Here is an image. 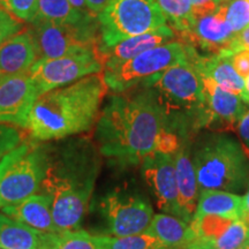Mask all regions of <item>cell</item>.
I'll list each match as a JSON object with an SVG mask.
<instances>
[{
    "label": "cell",
    "mask_w": 249,
    "mask_h": 249,
    "mask_svg": "<svg viewBox=\"0 0 249 249\" xmlns=\"http://www.w3.org/2000/svg\"><path fill=\"white\" fill-rule=\"evenodd\" d=\"M166 132V116L155 92L136 87L108 97L96 123L95 142L104 157L129 166L157 151Z\"/></svg>",
    "instance_id": "6da1fadb"
},
{
    "label": "cell",
    "mask_w": 249,
    "mask_h": 249,
    "mask_svg": "<svg viewBox=\"0 0 249 249\" xmlns=\"http://www.w3.org/2000/svg\"><path fill=\"white\" fill-rule=\"evenodd\" d=\"M62 140L46 144L48 160L40 189L51 197L59 231H76L88 211L101 170V152L87 139Z\"/></svg>",
    "instance_id": "7a4b0ae2"
},
{
    "label": "cell",
    "mask_w": 249,
    "mask_h": 249,
    "mask_svg": "<svg viewBox=\"0 0 249 249\" xmlns=\"http://www.w3.org/2000/svg\"><path fill=\"white\" fill-rule=\"evenodd\" d=\"M107 86L99 74L40 95L27 129L35 141H52L88 132L97 123Z\"/></svg>",
    "instance_id": "3957f363"
},
{
    "label": "cell",
    "mask_w": 249,
    "mask_h": 249,
    "mask_svg": "<svg viewBox=\"0 0 249 249\" xmlns=\"http://www.w3.org/2000/svg\"><path fill=\"white\" fill-rule=\"evenodd\" d=\"M140 87H148L155 92L166 116L169 132L183 139L193 138L197 130L205 128L203 87L188 58Z\"/></svg>",
    "instance_id": "277c9868"
},
{
    "label": "cell",
    "mask_w": 249,
    "mask_h": 249,
    "mask_svg": "<svg viewBox=\"0 0 249 249\" xmlns=\"http://www.w3.org/2000/svg\"><path fill=\"white\" fill-rule=\"evenodd\" d=\"M200 192L236 194L249 183V160L239 140L226 133L200 136L192 154Z\"/></svg>",
    "instance_id": "5b68a950"
},
{
    "label": "cell",
    "mask_w": 249,
    "mask_h": 249,
    "mask_svg": "<svg viewBox=\"0 0 249 249\" xmlns=\"http://www.w3.org/2000/svg\"><path fill=\"white\" fill-rule=\"evenodd\" d=\"M46 144L24 140L0 160V209L36 194L46 170Z\"/></svg>",
    "instance_id": "8992f818"
},
{
    "label": "cell",
    "mask_w": 249,
    "mask_h": 249,
    "mask_svg": "<svg viewBox=\"0 0 249 249\" xmlns=\"http://www.w3.org/2000/svg\"><path fill=\"white\" fill-rule=\"evenodd\" d=\"M97 20L101 49L167 24L157 0H110Z\"/></svg>",
    "instance_id": "52a82bcc"
},
{
    "label": "cell",
    "mask_w": 249,
    "mask_h": 249,
    "mask_svg": "<svg viewBox=\"0 0 249 249\" xmlns=\"http://www.w3.org/2000/svg\"><path fill=\"white\" fill-rule=\"evenodd\" d=\"M187 58L185 43L174 39L116 66L104 68L103 79L107 88L112 92H124L160 76L170 67Z\"/></svg>",
    "instance_id": "ba28073f"
},
{
    "label": "cell",
    "mask_w": 249,
    "mask_h": 249,
    "mask_svg": "<svg viewBox=\"0 0 249 249\" xmlns=\"http://www.w3.org/2000/svg\"><path fill=\"white\" fill-rule=\"evenodd\" d=\"M104 70L96 48L83 49L54 59H38L29 71V76L38 95L76 82Z\"/></svg>",
    "instance_id": "9c48e42d"
},
{
    "label": "cell",
    "mask_w": 249,
    "mask_h": 249,
    "mask_svg": "<svg viewBox=\"0 0 249 249\" xmlns=\"http://www.w3.org/2000/svg\"><path fill=\"white\" fill-rule=\"evenodd\" d=\"M38 59H54L83 49L97 48L98 20L81 24L30 23L28 28Z\"/></svg>",
    "instance_id": "30bf717a"
},
{
    "label": "cell",
    "mask_w": 249,
    "mask_h": 249,
    "mask_svg": "<svg viewBox=\"0 0 249 249\" xmlns=\"http://www.w3.org/2000/svg\"><path fill=\"white\" fill-rule=\"evenodd\" d=\"M105 232L112 236H128L144 233L154 218V209L144 196L113 191L98 202Z\"/></svg>",
    "instance_id": "8fae6325"
},
{
    "label": "cell",
    "mask_w": 249,
    "mask_h": 249,
    "mask_svg": "<svg viewBox=\"0 0 249 249\" xmlns=\"http://www.w3.org/2000/svg\"><path fill=\"white\" fill-rule=\"evenodd\" d=\"M143 178L157 200L158 208L182 219L173 154L155 151L142 160Z\"/></svg>",
    "instance_id": "7c38bea8"
},
{
    "label": "cell",
    "mask_w": 249,
    "mask_h": 249,
    "mask_svg": "<svg viewBox=\"0 0 249 249\" xmlns=\"http://www.w3.org/2000/svg\"><path fill=\"white\" fill-rule=\"evenodd\" d=\"M38 97L29 73L0 77V123L27 129L30 111Z\"/></svg>",
    "instance_id": "4fadbf2b"
},
{
    "label": "cell",
    "mask_w": 249,
    "mask_h": 249,
    "mask_svg": "<svg viewBox=\"0 0 249 249\" xmlns=\"http://www.w3.org/2000/svg\"><path fill=\"white\" fill-rule=\"evenodd\" d=\"M200 75V74H198ZM203 87L207 124L205 128H226L238 124L249 110L241 96L218 87L207 77L200 75Z\"/></svg>",
    "instance_id": "5bb4252c"
},
{
    "label": "cell",
    "mask_w": 249,
    "mask_h": 249,
    "mask_svg": "<svg viewBox=\"0 0 249 249\" xmlns=\"http://www.w3.org/2000/svg\"><path fill=\"white\" fill-rule=\"evenodd\" d=\"M183 37L188 40L187 44L200 48L207 54H216L230 48L235 34L217 7L213 13L196 18L191 31Z\"/></svg>",
    "instance_id": "9a60e30c"
},
{
    "label": "cell",
    "mask_w": 249,
    "mask_h": 249,
    "mask_svg": "<svg viewBox=\"0 0 249 249\" xmlns=\"http://www.w3.org/2000/svg\"><path fill=\"white\" fill-rule=\"evenodd\" d=\"M185 43V42H183ZM186 44L187 57L200 75L207 77L218 87L227 91L244 96L246 88V80L234 70L232 64L225 55L202 54L192 45Z\"/></svg>",
    "instance_id": "2e32d148"
},
{
    "label": "cell",
    "mask_w": 249,
    "mask_h": 249,
    "mask_svg": "<svg viewBox=\"0 0 249 249\" xmlns=\"http://www.w3.org/2000/svg\"><path fill=\"white\" fill-rule=\"evenodd\" d=\"M192 138H185L173 154L176 178L179 193V205L183 222L191 224L197 207L200 188L192 160Z\"/></svg>",
    "instance_id": "e0dca14e"
},
{
    "label": "cell",
    "mask_w": 249,
    "mask_h": 249,
    "mask_svg": "<svg viewBox=\"0 0 249 249\" xmlns=\"http://www.w3.org/2000/svg\"><path fill=\"white\" fill-rule=\"evenodd\" d=\"M174 38H176L174 30L169 24H166V26L158 28L156 30L124 39L112 48H97V50L104 68L113 67L120 62L129 60V59L148 51V50L157 48L165 43L172 42Z\"/></svg>",
    "instance_id": "ac0fdd59"
},
{
    "label": "cell",
    "mask_w": 249,
    "mask_h": 249,
    "mask_svg": "<svg viewBox=\"0 0 249 249\" xmlns=\"http://www.w3.org/2000/svg\"><path fill=\"white\" fill-rule=\"evenodd\" d=\"M2 213L40 232H60L52 214L51 197L46 194H34L18 203L2 208Z\"/></svg>",
    "instance_id": "d6986e66"
},
{
    "label": "cell",
    "mask_w": 249,
    "mask_h": 249,
    "mask_svg": "<svg viewBox=\"0 0 249 249\" xmlns=\"http://www.w3.org/2000/svg\"><path fill=\"white\" fill-rule=\"evenodd\" d=\"M37 61L33 39L24 29L0 45V77L29 73Z\"/></svg>",
    "instance_id": "ffe728a7"
},
{
    "label": "cell",
    "mask_w": 249,
    "mask_h": 249,
    "mask_svg": "<svg viewBox=\"0 0 249 249\" xmlns=\"http://www.w3.org/2000/svg\"><path fill=\"white\" fill-rule=\"evenodd\" d=\"M51 233L24 225L0 213V248L1 249H46Z\"/></svg>",
    "instance_id": "44dd1931"
},
{
    "label": "cell",
    "mask_w": 249,
    "mask_h": 249,
    "mask_svg": "<svg viewBox=\"0 0 249 249\" xmlns=\"http://www.w3.org/2000/svg\"><path fill=\"white\" fill-rule=\"evenodd\" d=\"M169 249H187L196 240L191 224L167 213L154 214L145 231Z\"/></svg>",
    "instance_id": "7402d4cb"
},
{
    "label": "cell",
    "mask_w": 249,
    "mask_h": 249,
    "mask_svg": "<svg viewBox=\"0 0 249 249\" xmlns=\"http://www.w3.org/2000/svg\"><path fill=\"white\" fill-rule=\"evenodd\" d=\"M97 20L91 12L74 7L70 0H38L33 22H52L59 24H81Z\"/></svg>",
    "instance_id": "603a6c76"
},
{
    "label": "cell",
    "mask_w": 249,
    "mask_h": 249,
    "mask_svg": "<svg viewBox=\"0 0 249 249\" xmlns=\"http://www.w3.org/2000/svg\"><path fill=\"white\" fill-rule=\"evenodd\" d=\"M241 210V196L223 191H202L195 214H217L239 219Z\"/></svg>",
    "instance_id": "cb8c5ba5"
},
{
    "label": "cell",
    "mask_w": 249,
    "mask_h": 249,
    "mask_svg": "<svg viewBox=\"0 0 249 249\" xmlns=\"http://www.w3.org/2000/svg\"><path fill=\"white\" fill-rule=\"evenodd\" d=\"M166 22L181 35L189 33L196 17L191 0H157Z\"/></svg>",
    "instance_id": "d4e9b609"
},
{
    "label": "cell",
    "mask_w": 249,
    "mask_h": 249,
    "mask_svg": "<svg viewBox=\"0 0 249 249\" xmlns=\"http://www.w3.org/2000/svg\"><path fill=\"white\" fill-rule=\"evenodd\" d=\"M95 240L99 249H169L147 232L128 236L95 235Z\"/></svg>",
    "instance_id": "484cf974"
},
{
    "label": "cell",
    "mask_w": 249,
    "mask_h": 249,
    "mask_svg": "<svg viewBox=\"0 0 249 249\" xmlns=\"http://www.w3.org/2000/svg\"><path fill=\"white\" fill-rule=\"evenodd\" d=\"M46 249H99L95 235L86 231H65L51 233Z\"/></svg>",
    "instance_id": "4316f807"
},
{
    "label": "cell",
    "mask_w": 249,
    "mask_h": 249,
    "mask_svg": "<svg viewBox=\"0 0 249 249\" xmlns=\"http://www.w3.org/2000/svg\"><path fill=\"white\" fill-rule=\"evenodd\" d=\"M218 8L235 35L249 26L248 0H224Z\"/></svg>",
    "instance_id": "83f0119b"
},
{
    "label": "cell",
    "mask_w": 249,
    "mask_h": 249,
    "mask_svg": "<svg viewBox=\"0 0 249 249\" xmlns=\"http://www.w3.org/2000/svg\"><path fill=\"white\" fill-rule=\"evenodd\" d=\"M248 240L249 229L240 219H235L222 234L208 245L213 249H242Z\"/></svg>",
    "instance_id": "f1b7e54d"
},
{
    "label": "cell",
    "mask_w": 249,
    "mask_h": 249,
    "mask_svg": "<svg viewBox=\"0 0 249 249\" xmlns=\"http://www.w3.org/2000/svg\"><path fill=\"white\" fill-rule=\"evenodd\" d=\"M38 0H6V9L23 22L31 23L35 18Z\"/></svg>",
    "instance_id": "f546056e"
},
{
    "label": "cell",
    "mask_w": 249,
    "mask_h": 249,
    "mask_svg": "<svg viewBox=\"0 0 249 249\" xmlns=\"http://www.w3.org/2000/svg\"><path fill=\"white\" fill-rule=\"evenodd\" d=\"M22 30V21L0 6V45Z\"/></svg>",
    "instance_id": "4dcf8cb0"
},
{
    "label": "cell",
    "mask_w": 249,
    "mask_h": 249,
    "mask_svg": "<svg viewBox=\"0 0 249 249\" xmlns=\"http://www.w3.org/2000/svg\"><path fill=\"white\" fill-rule=\"evenodd\" d=\"M22 142V133L7 124L0 123V160Z\"/></svg>",
    "instance_id": "1f68e13d"
},
{
    "label": "cell",
    "mask_w": 249,
    "mask_h": 249,
    "mask_svg": "<svg viewBox=\"0 0 249 249\" xmlns=\"http://www.w3.org/2000/svg\"><path fill=\"white\" fill-rule=\"evenodd\" d=\"M229 59L234 70L246 80L249 76V51L242 49H226L219 52Z\"/></svg>",
    "instance_id": "d6a6232c"
},
{
    "label": "cell",
    "mask_w": 249,
    "mask_h": 249,
    "mask_svg": "<svg viewBox=\"0 0 249 249\" xmlns=\"http://www.w3.org/2000/svg\"><path fill=\"white\" fill-rule=\"evenodd\" d=\"M223 1L224 0H191L196 18L213 13Z\"/></svg>",
    "instance_id": "836d02e7"
},
{
    "label": "cell",
    "mask_w": 249,
    "mask_h": 249,
    "mask_svg": "<svg viewBox=\"0 0 249 249\" xmlns=\"http://www.w3.org/2000/svg\"><path fill=\"white\" fill-rule=\"evenodd\" d=\"M236 128H238L239 136H240L242 143L249 150V110L246 112L244 117L241 118L240 121L236 124Z\"/></svg>",
    "instance_id": "e575fe53"
},
{
    "label": "cell",
    "mask_w": 249,
    "mask_h": 249,
    "mask_svg": "<svg viewBox=\"0 0 249 249\" xmlns=\"http://www.w3.org/2000/svg\"><path fill=\"white\" fill-rule=\"evenodd\" d=\"M229 49H242L249 51V26L236 34Z\"/></svg>",
    "instance_id": "d590c367"
},
{
    "label": "cell",
    "mask_w": 249,
    "mask_h": 249,
    "mask_svg": "<svg viewBox=\"0 0 249 249\" xmlns=\"http://www.w3.org/2000/svg\"><path fill=\"white\" fill-rule=\"evenodd\" d=\"M239 219L249 229V189L242 197V210Z\"/></svg>",
    "instance_id": "8d00e7d4"
},
{
    "label": "cell",
    "mask_w": 249,
    "mask_h": 249,
    "mask_svg": "<svg viewBox=\"0 0 249 249\" xmlns=\"http://www.w3.org/2000/svg\"><path fill=\"white\" fill-rule=\"evenodd\" d=\"M86 1H87V6H88L89 11L97 17V15L102 12V9L107 6V4L110 1V0H86Z\"/></svg>",
    "instance_id": "74e56055"
},
{
    "label": "cell",
    "mask_w": 249,
    "mask_h": 249,
    "mask_svg": "<svg viewBox=\"0 0 249 249\" xmlns=\"http://www.w3.org/2000/svg\"><path fill=\"white\" fill-rule=\"evenodd\" d=\"M71 2V5L74 6V7H76L77 9H80V11H83V12H90L88 6H87V1L86 0H70Z\"/></svg>",
    "instance_id": "f35d334b"
},
{
    "label": "cell",
    "mask_w": 249,
    "mask_h": 249,
    "mask_svg": "<svg viewBox=\"0 0 249 249\" xmlns=\"http://www.w3.org/2000/svg\"><path fill=\"white\" fill-rule=\"evenodd\" d=\"M187 249H213V248H211L208 244H205V242L197 240V239H196V240L193 242V244L189 246Z\"/></svg>",
    "instance_id": "ab89813d"
},
{
    "label": "cell",
    "mask_w": 249,
    "mask_h": 249,
    "mask_svg": "<svg viewBox=\"0 0 249 249\" xmlns=\"http://www.w3.org/2000/svg\"><path fill=\"white\" fill-rule=\"evenodd\" d=\"M242 99H244L246 104L249 105V76L246 79V88L244 96H242Z\"/></svg>",
    "instance_id": "60d3db41"
},
{
    "label": "cell",
    "mask_w": 249,
    "mask_h": 249,
    "mask_svg": "<svg viewBox=\"0 0 249 249\" xmlns=\"http://www.w3.org/2000/svg\"><path fill=\"white\" fill-rule=\"evenodd\" d=\"M0 6L6 9V0H0Z\"/></svg>",
    "instance_id": "b9f144b4"
},
{
    "label": "cell",
    "mask_w": 249,
    "mask_h": 249,
    "mask_svg": "<svg viewBox=\"0 0 249 249\" xmlns=\"http://www.w3.org/2000/svg\"><path fill=\"white\" fill-rule=\"evenodd\" d=\"M242 249H249V240L246 242V245L244 246V248H242Z\"/></svg>",
    "instance_id": "7bdbcfd3"
},
{
    "label": "cell",
    "mask_w": 249,
    "mask_h": 249,
    "mask_svg": "<svg viewBox=\"0 0 249 249\" xmlns=\"http://www.w3.org/2000/svg\"><path fill=\"white\" fill-rule=\"evenodd\" d=\"M248 186H249V183H248Z\"/></svg>",
    "instance_id": "ee69618b"
},
{
    "label": "cell",
    "mask_w": 249,
    "mask_h": 249,
    "mask_svg": "<svg viewBox=\"0 0 249 249\" xmlns=\"http://www.w3.org/2000/svg\"><path fill=\"white\" fill-rule=\"evenodd\" d=\"M248 1H249V0H248Z\"/></svg>",
    "instance_id": "f6af8a7d"
},
{
    "label": "cell",
    "mask_w": 249,
    "mask_h": 249,
    "mask_svg": "<svg viewBox=\"0 0 249 249\" xmlns=\"http://www.w3.org/2000/svg\"><path fill=\"white\" fill-rule=\"evenodd\" d=\"M0 249H1V248H0Z\"/></svg>",
    "instance_id": "bcb514c9"
}]
</instances>
